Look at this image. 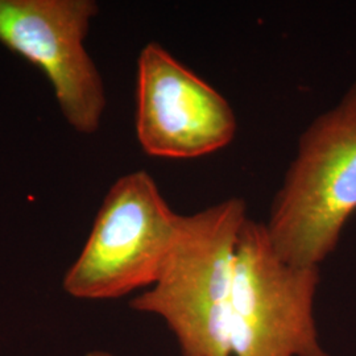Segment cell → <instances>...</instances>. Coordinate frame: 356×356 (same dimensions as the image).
Returning a JSON list of instances; mask_svg holds the SVG:
<instances>
[{
  "mask_svg": "<svg viewBox=\"0 0 356 356\" xmlns=\"http://www.w3.org/2000/svg\"><path fill=\"white\" fill-rule=\"evenodd\" d=\"M321 272L275 252L264 223L243 226L229 306L231 356H330L319 341L314 300Z\"/></svg>",
  "mask_w": 356,
  "mask_h": 356,
  "instance_id": "cell-4",
  "label": "cell"
},
{
  "mask_svg": "<svg viewBox=\"0 0 356 356\" xmlns=\"http://www.w3.org/2000/svg\"><path fill=\"white\" fill-rule=\"evenodd\" d=\"M247 219L245 201L238 197L181 216L159 279L129 302L165 322L181 356H231L229 306Z\"/></svg>",
  "mask_w": 356,
  "mask_h": 356,
  "instance_id": "cell-1",
  "label": "cell"
},
{
  "mask_svg": "<svg viewBox=\"0 0 356 356\" xmlns=\"http://www.w3.org/2000/svg\"><path fill=\"white\" fill-rule=\"evenodd\" d=\"M179 219L148 172L118 178L81 254L65 273V293L76 300L103 301L151 288L175 242Z\"/></svg>",
  "mask_w": 356,
  "mask_h": 356,
  "instance_id": "cell-3",
  "label": "cell"
},
{
  "mask_svg": "<svg viewBox=\"0 0 356 356\" xmlns=\"http://www.w3.org/2000/svg\"><path fill=\"white\" fill-rule=\"evenodd\" d=\"M135 127L145 154L188 160L227 147L238 122L220 92L164 47L149 42L138 58Z\"/></svg>",
  "mask_w": 356,
  "mask_h": 356,
  "instance_id": "cell-6",
  "label": "cell"
},
{
  "mask_svg": "<svg viewBox=\"0 0 356 356\" xmlns=\"http://www.w3.org/2000/svg\"><path fill=\"white\" fill-rule=\"evenodd\" d=\"M85 356H115L111 354V353H108V351H103V350H92V351H89L88 354Z\"/></svg>",
  "mask_w": 356,
  "mask_h": 356,
  "instance_id": "cell-7",
  "label": "cell"
},
{
  "mask_svg": "<svg viewBox=\"0 0 356 356\" xmlns=\"http://www.w3.org/2000/svg\"><path fill=\"white\" fill-rule=\"evenodd\" d=\"M356 213V81L301 134L266 225L275 252L317 267Z\"/></svg>",
  "mask_w": 356,
  "mask_h": 356,
  "instance_id": "cell-2",
  "label": "cell"
},
{
  "mask_svg": "<svg viewBox=\"0 0 356 356\" xmlns=\"http://www.w3.org/2000/svg\"><path fill=\"white\" fill-rule=\"evenodd\" d=\"M94 0H0V44L51 83L70 127L92 135L107 106L102 76L86 49Z\"/></svg>",
  "mask_w": 356,
  "mask_h": 356,
  "instance_id": "cell-5",
  "label": "cell"
}]
</instances>
